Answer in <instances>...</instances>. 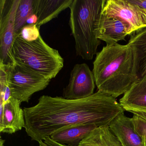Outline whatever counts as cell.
<instances>
[{"instance_id": "cell-1", "label": "cell", "mask_w": 146, "mask_h": 146, "mask_svg": "<svg viewBox=\"0 0 146 146\" xmlns=\"http://www.w3.org/2000/svg\"><path fill=\"white\" fill-rule=\"evenodd\" d=\"M23 110L25 131L32 141L38 142L71 126L109 125L124 111L116 98L99 90L80 100L43 95L36 105Z\"/></svg>"}, {"instance_id": "cell-2", "label": "cell", "mask_w": 146, "mask_h": 146, "mask_svg": "<svg viewBox=\"0 0 146 146\" xmlns=\"http://www.w3.org/2000/svg\"><path fill=\"white\" fill-rule=\"evenodd\" d=\"M93 65L98 90L116 98L139 79L138 52L129 44L106 45L97 53Z\"/></svg>"}, {"instance_id": "cell-3", "label": "cell", "mask_w": 146, "mask_h": 146, "mask_svg": "<svg viewBox=\"0 0 146 146\" xmlns=\"http://www.w3.org/2000/svg\"><path fill=\"white\" fill-rule=\"evenodd\" d=\"M106 0H73L70 6L69 25L74 37L76 55L90 60L97 54L100 42L96 26Z\"/></svg>"}, {"instance_id": "cell-4", "label": "cell", "mask_w": 146, "mask_h": 146, "mask_svg": "<svg viewBox=\"0 0 146 146\" xmlns=\"http://www.w3.org/2000/svg\"><path fill=\"white\" fill-rule=\"evenodd\" d=\"M12 54L15 62L27 66L52 80L64 67V60L58 50L48 46L40 36L33 41L17 35Z\"/></svg>"}, {"instance_id": "cell-5", "label": "cell", "mask_w": 146, "mask_h": 146, "mask_svg": "<svg viewBox=\"0 0 146 146\" xmlns=\"http://www.w3.org/2000/svg\"><path fill=\"white\" fill-rule=\"evenodd\" d=\"M3 65L12 96L21 103L29 102L34 94L45 89L51 82L40 73L15 61Z\"/></svg>"}, {"instance_id": "cell-6", "label": "cell", "mask_w": 146, "mask_h": 146, "mask_svg": "<svg viewBox=\"0 0 146 146\" xmlns=\"http://www.w3.org/2000/svg\"><path fill=\"white\" fill-rule=\"evenodd\" d=\"M19 1H0V63L6 65L14 62L12 51L17 35L15 32V16Z\"/></svg>"}, {"instance_id": "cell-7", "label": "cell", "mask_w": 146, "mask_h": 146, "mask_svg": "<svg viewBox=\"0 0 146 146\" xmlns=\"http://www.w3.org/2000/svg\"><path fill=\"white\" fill-rule=\"evenodd\" d=\"M102 14L126 22L130 35L146 27V11L129 0L106 1Z\"/></svg>"}, {"instance_id": "cell-8", "label": "cell", "mask_w": 146, "mask_h": 146, "mask_svg": "<svg viewBox=\"0 0 146 146\" xmlns=\"http://www.w3.org/2000/svg\"><path fill=\"white\" fill-rule=\"evenodd\" d=\"M95 80L93 71L85 63L76 64L70 72L68 85L63 90V97L68 100H80L94 94Z\"/></svg>"}, {"instance_id": "cell-9", "label": "cell", "mask_w": 146, "mask_h": 146, "mask_svg": "<svg viewBox=\"0 0 146 146\" xmlns=\"http://www.w3.org/2000/svg\"><path fill=\"white\" fill-rule=\"evenodd\" d=\"M97 38L109 45L118 43L129 35V24L122 19L101 14L96 26Z\"/></svg>"}, {"instance_id": "cell-10", "label": "cell", "mask_w": 146, "mask_h": 146, "mask_svg": "<svg viewBox=\"0 0 146 146\" xmlns=\"http://www.w3.org/2000/svg\"><path fill=\"white\" fill-rule=\"evenodd\" d=\"M21 102L11 97L5 103L0 104V132L12 134L25 126L24 111Z\"/></svg>"}, {"instance_id": "cell-11", "label": "cell", "mask_w": 146, "mask_h": 146, "mask_svg": "<svg viewBox=\"0 0 146 146\" xmlns=\"http://www.w3.org/2000/svg\"><path fill=\"white\" fill-rule=\"evenodd\" d=\"M109 126L122 146H146V140L136 130L132 118L124 112L114 118Z\"/></svg>"}, {"instance_id": "cell-12", "label": "cell", "mask_w": 146, "mask_h": 146, "mask_svg": "<svg viewBox=\"0 0 146 146\" xmlns=\"http://www.w3.org/2000/svg\"><path fill=\"white\" fill-rule=\"evenodd\" d=\"M73 0H34V14L37 17L36 24L39 29L43 25L56 18Z\"/></svg>"}, {"instance_id": "cell-13", "label": "cell", "mask_w": 146, "mask_h": 146, "mask_svg": "<svg viewBox=\"0 0 146 146\" xmlns=\"http://www.w3.org/2000/svg\"><path fill=\"white\" fill-rule=\"evenodd\" d=\"M119 101L124 111H146V75L135 82Z\"/></svg>"}, {"instance_id": "cell-14", "label": "cell", "mask_w": 146, "mask_h": 146, "mask_svg": "<svg viewBox=\"0 0 146 146\" xmlns=\"http://www.w3.org/2000/svg\"><path fill=\"white\" fill-rule=\"evenodd\" d=\"M97 126L91 125H80L67 127L52 134L50 137L55 141L70 146H78Z\"/></svg>"}, {"instance_id": "cell-15", "label": "cell", "mask_w": 146, "mask_h": 146, "mask_svg": "<svg viewBox=\"0 0 146 146\" xmlns=\"http://www.w3.org/2000/svg\"><path fill=\"white\" fill-rule=\"evenodd\" d=\"M78 146H122L109 125L99 126L93 130Z\"/></svg>"}, {"instance_id": "cell-16", "label": "cell", "mask_w": 146, "mask_h": 146, "mask_svg": "<svg viewBox=\"0 0 146 146\" xmlns=\"http://www.w3.org/2000/svg\"><path fill=\"white\" fill-rule=\"evenodd\" d=\"M128 44L134 46L139 58V78L146 75V27L131 35Z\"/></svg>"}, {"instance_id": "cell-17", "label": "cell", "mask_w": 146, "mask_h": 146, "mask_svg": "<svg viewBox=\"0 0 146 146\" xmlns=\"http://www.w3.org/2000/svg\"><path fill=\"white\" fill-rule=\"evenodd\" d=\"M34 14V0H20L15 16V32L17 35L27 25V21Z\"/></svg>"}, {"instance_id": "cell-18", "label": "cell", "mask_w": 146, "mask_h": 146, "mask_svg": "<svg viewBox=\"0 0 146 146\" xmlns=\"http://www.w3.org/2000/svg\"><path fill=\"white\" fill-rule=\"evenodd\" d=\"M132 119L136 130L146 140V111H131Z\"/></svg>"}, {"instance_id": "cell-19", "label": "cell", "mask_w": 146, "mask_h": 146, "mask_svg": "<svg viewBox=\"0 0 146 146\" xmlns=\"http://www.w3.org/2000/svg\"><path fill=\"white\" fill-rule=\"evenodd\" d=\"M40 29L36 24L27 25L21 30L19 35L23 40L29 42L37 40L40 36Z\"/></svg>"}, {"instance_id": "cell-20", "label": "cell", "mask_w": 146, "mask_h": 146, "mask_svg": "<svg viewBox=\"0 0 146 146\" xmlns=\"http://www.w3.org/2000/svg\"><path fill=\"white\" fill-rule=\"evenodd\" d=\"M39 146H70L61 144L52 139L50 136L45 137L43 141L39 142Z\"/></svg>"}, {"instance_id": "cell-21", "label": "cell", "mask_w": 146, "mask_h": 146, "mask_svg": "<svg viewBox=\"0 0 146 146\" xmlns=\"http://www.w3.org/2000/svg\"><path fill=\"white\" fill-rule=\"evenodd\" d=\"M131 2L141 7L146 11V0H131Z\"/></svg>"}, {"instance_id": "cell-22", "label": "cell", "mask_w": 146, "mask_h": 146, "mask_svg": "<svg viewBox=\"0 0 146 146\" xmlns=\"http://www.w3.org/2000/svg\"><path fill=\"white\" fill-rule=\"evenodd\" d=\"M37 23V17L35 14L30 17L27 21V25L36 24Z\"/></svg>"}, {"instance_id": "cell-23", "label": "cell", "mask_w": 146, "mask_h": 146, "mask_svg": "<svg viewBox=\"0 0 146 146\" xmlns=\"http://www.w3.org/2000/svg\"><path fill=\"white\" fill-rule=\"evenodd\" d=\"M5 140H3V139L1 137L0 139V146H4V144L5 143Z\"/></svg>"}, {"instance_id": "cell-24", "label": "cell", "mask_w": 146, "mask_h": 146, "mask_svg": "<svg viewBox=\"0 0 146 146\" xmlns=\"http://www.w3.org/2000/svg\"></svg>"}]
</instances>
